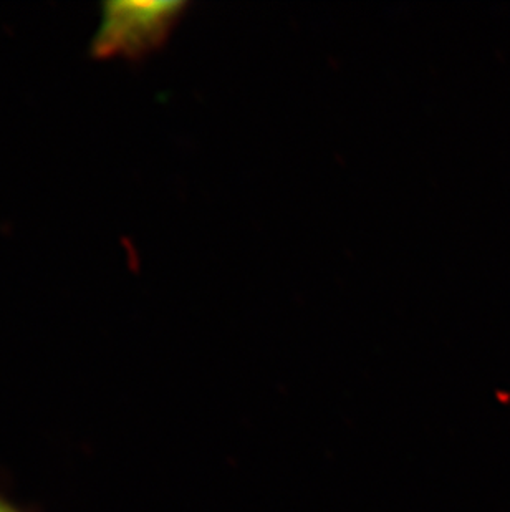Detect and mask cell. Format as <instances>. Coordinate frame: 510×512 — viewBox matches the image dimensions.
Returning a JSON list of instances; mask_svg holds the SVG:
<instances>
[{"label":"cell","mask_w":510,"mask_h":512,"mask_svg":"<svg viewBox=\"0 0 510 512\" xmlns=\"http://www.w3.org/2000/svg\"><path fill=\"white\" fill-rule=\"evenodd\" d=\"M0 512H24L19 506H15L14 503H10L9 499H5L0 494Z\"/></svg>","instance_id":"2"},{"label":"cell","mask_w":510,"mask_h":512,"mask_svg":"<svg viewBox=\"0 0 510 512\" xmlns=\"http://www.w3.org/2000/svg\"><path fill=\"white\" fill-rule=\"evenodd\" d=\"M184 2H108L92 42L98 58H140L159 49L183 15Z\"/></svg>","instance_id":"1"}]
</instances>
